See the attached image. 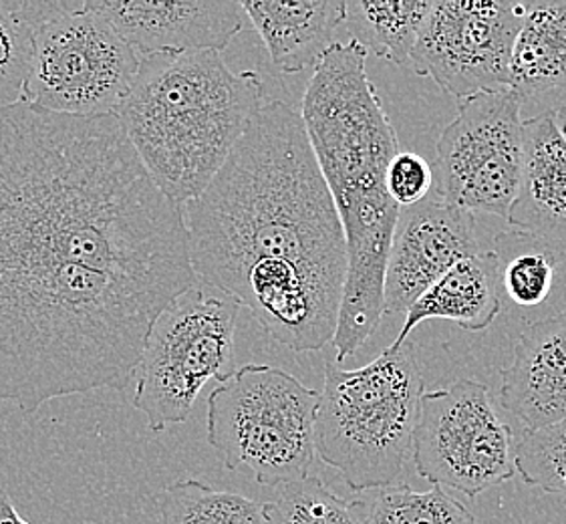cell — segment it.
Instances as JSON below:
<instances>
[{"instance_id": "14", "label": "cell", "mask_w": 566, "mask_h": 524, "mask_svg": "<svg viewBox=\"0 0 566 524\" xmlns=\"http://www.w3.org/2000/svg\"><path fill=\"white\" fill-rule=\"evenodd\" d=\"M524 161L509 224L553 254H566V136L556 112L524 119Z\"/></svg>"}, {"instance_id": "2", "label": "cell", "mask_w": 566, "mask_h": 524, "mask_svg": "<svg viewBox=\"0 0 566 524\" xmlns=\"http://www.w3.org/2000/svg\"><path fill=\"white\" fill-rule=\"evenodd\" d=\"M200 283L295 354L333 343L347 244L301 114L264 103L222 170L184 208Z\"/></svg>"}, {"instance_id": "23", "label": "cell", "mask_w": 566, "mask_h": 524, "mask_svg": "<svg viewBox=\"0 0 566 524\" xmlns=\"http://www.w3.org/2000/svg\"><path fill=\"white\" fill-rule=\"evenodd\" d=\"M264 516L269 524H365V502H345L323 480L308 476L264 502Z\"/></svg>"}, {"instance_id": "25", "label": "cell", "mask_w": 566, "mask_h": 524, "mask_svg": "<svg viewBox=\"0 0 566 524\" xmlns=\"http://www.w3.org/2000/svg\"><path fill=\"white\" fill-rule=\"evenodd\" d=\"M555 285V254L526 252L510 259L502 286L506 295L521 307H538L551 295Z\"/></svg>"}, {"instance_id": "7", "label": "cell", "mask_w": 566, "mask_h": 524, "mask_svg": "<svg viewBox=\"0 0 566 524\" xmlns=\"http://www.w3.org/2000/svg\"><path fill=\"white\" fill-rule=\"evenodd\" d=\"M239 301L208 293L200 281L159 313L136 369L134 408L151 432L184 423L210 379L234 371Z\"/></svg>"}, {"instance_id": "3", "label": "cell", "mask_w": 566, "mask_h": 524, "mask_svg": "<svg viewBox=\"0 0 566 524\" xmlns=\"http://www.w3.org/2000/svg\"><path fill=\"white\" fill-rule=\"evenodd\" d=\"M367 51L335 43L306 85L301 117L337 206L347 279L333 339L335 361L357 354L386 315V273L401 208L387 190L396 127L367 75Z\"/></svg>"}, {"instance_id": "28", "label": "cell", "mask_w": 566, "mask_h": 524, "mask_svg": "<svg viewBox=\"0 0 566 524\" xmlns=\"http://www.w3.org/2000/svg\"><path fill=\"white\" fill-rule=\"evenodd\" d=\"M556 119H558V126H560L563 134L566 136V105L556 112Z\"/></svg>"}, {"instance_id": "27", "label": "cell", "mask_w": 566, "mask_h": 524, "mask_svg": "<svg viewBox=\"0 0 566 524\" xmlns=\"http://www.w3.org/2000/svg\"><path fill=\"white\" fill-rule=\"evenodd\" d=\"M0 524H31L19 514L12 504L11 496L4 491H0Z\"/></svg>"}, {"instance_id": "9", "label": "cell", "mask_w": 566, "mask_h": 524, "mask_svg": "<svg viewBox=\"0 0 566 524\" xmlns=\"http://www.w3.org/2000/svg\"><path fill=\"white\" fill-rule=\"evenodd\" d=\"M516 442L500 418L486 386L458 379L426 391L419 401L411 457L431 486L470 499L514 479Z\"/></svg>"}, {"instance_id": "10", "label": "cell", "mask_w": 566, "mask_h": 524, "mask_svg": "<svg viewBox=\"0 0 566 524\" xmlns=\"http://www.w3.org/2000/svg\"><path fill=\"white\" fill-rule=\"evenodd\" d=\"M522 97L512 90L462 99L436 146L438 198L509 220L524 161Z\"/></svg>"}, {"instance_id": "16", "label": "cell", "mask_w": 566, "mask_h": 524, "mask_svg": "<svg viewBox=\"0 0 566 524\" xmlns=\"http://www.w3.org/2000/svg\"><path fill=\"white\" fill-rule=\"evenodd\" d=\"M242 9L286 75L317 67L347 17L345 0H244Z\"/></svg>"}, {"instance_id": "1", "label": "cell", "mask_w": 566, "mask_h": 524, "mask_svg": "<svg viewBox=\"0 0 566 524\" xmlns=\"http://www.w3.org/2000/svg\"><path fill=\"white\" fill-rule=\"evenodd\" d=\"M196 283L184 210L115 115L0 109V401L124 389Z\"/></svg>"}, {"instance_id": "11", "label": "cell", "mask_w": 566, "mask_h": 524, "mask_svg": "<svg viewBox=\"0 0 566 524\" xmlns=\"http://www.w3.org/2000/svg\"><path fill=\"white\" fill-rule=\"evenodd\" d=\"M526 2L433 0L409 67L455 99L510 90Z\"/></svg>"}, {"instance_id": "24", "label": "cell", "mask_w": 566, "mask_h": 524, "mask_svg": "<svg viewBox=\"0 0 566 524\" xmlns=\"http://www.w3.org/2000/svg\"><path fill=\"white\" fill-rule=\"evenodd\" d=\"M514 464L528 486L566 501V420L526 430L516 442Z\"/></svg>"}, {"instance_id": "18", "label": "cell", "mask_w": 566, "mask_h": 524, "mask_svg": "<svg viewBox=\"0 0 566 524\" xmlns=\"http://www.w3.org/2000/svg\"><path fill=\"white\" fill-rule=\"evenodd\" d=\"M510 90L522 99L566 93V0L526 2L512 55Z\"/></svg>"}, {"instance_id": "12", "label": "cell", "mask_w": 566, "mask_h": 524, "mask_svg": "<svg viewBox=\"0 0 566 524\" xmlns=\"http://www.w3.org/2000/svg\"><path fill=\"white\" fill-rule=\"evenodd\" d=\"M478 252L472 212L440 198L401 208L387 261L386 315H408L419 296Z\"/></svg>"}, {"instance_id": "15", "label": "cell", "mask_w": 566, "mask_h": 524, "mask_svg": "<svg viewBox=\"0 0 566 524\" xmlns=\"http://www.w3.org/2000/svg\"><path fill=\"white\" fill-rule=\"evenodd\" d=\"M500 401L526 430L566 420V311L522 333L502 371Z\"/></svg>"}, {"instance_id": "21", "label": "cell", "mask_w": 566, "mask_h": 524, "mask_svg": "<svg viewBox=\"0 0 566 524\" xmlns=\"http://www.w3.org/2000/svg\"><path fill=\"white\" fill-rule=\"evenodd\" d=\"M161 524H269L264 502L216 491L200 480H178L161 492Z\"/></svg>"}, {"instance_id": "17", "label": "cell", "mask_w": 566, "mask_h": 524, "mask_svg": "<svg viewBox=\"0 0 566 524\" xmlns=\"http://www.w3.org/2000/svg\"><path fill=\"white\" fill-rule=\"evenodd\" d=\"M500 266L496 251L478 252L458 262L409 308L406 323L394 343L408 342L409 333L419 323L430 319L452 321L465 331L488 329L502 308Z\"/></svg>"}, {"instance_id": "22", "label": "cell", "mask_w": 566, "mask_h": 524, "mask_svg": "<svg viewBox=\"0 0 566 524\" xmlns=\"http://www.w3.org/2000/svg\"><path fill=\"white\" fill-rule=\"evenodd\" d=\"M365 502V524H480L468 506L442 486L416 492L408 484L374 491Z\"/></svg>"}, {"instance_id": "4", "label": "cell", "mask_w": 566, "mask_h": 524, "mask_svg": "<svg viewBox=\"0 0 566 524\" xmlns=\"http://www.w3.org/2000/svg\"><path fill=\"white\" fill-rule=\"evenodd\" d=\"M264 107L256 71L234 73L218 51L142 57L115 117L151 180L178 208L212 184Z\"/></svg>"}, {"instance_id": "19", "label": "cell", "mask_w": 566, "mask_h": 524, "mask_svg": "<svg viewBox=\"0 0 566 524\" xmlns=\"http://www.w3.org/2000/svg\"><path fill=\"white\" fill-rule=\"evenodd\" d=\"M433 0L369 2L347 0L345 24L352 41L367 53L406 67L418 45L419 33L431 11Z\"/></svg>"}, {"instance_id": "13", "label": "cell", "mask_w": 566, "mask_h": 524, "mask_svg": "<svg viewBox=\"0 0 566 524\" xmlns=\"http://www.w3.org/2000/svg\"><path fill=\"white\" fill-rule=\"evenodd\" d=\"M137 55L224 51L244 27L242 2L232 0H87Z\"/></svg>"}, {"instance_id": "8", "label": "cell", "mask_w": 566, "mask_h": 524, "mask_svg": "<svg viewBox=\"0 0 566 524\" xmlns=\"http://www.w3.org/2000/svg\"><path fill=\"white\" fill-rule=\"evenodd\" d=\"M142 57L114 24L77 0L34 36L23 102L67 115H115Z\"/></svg>"}, {"instance_id": "26", "label": "cell", "mask_w": 566, "mask_h": 524, "mask_svg": "<svg viewBox=\"0 0 566 524\" xmlns=\"http://www.w3.org/2000/svg\"><path fill=\"white\" fill-rule=\"evenodd\" d=\"M433 182V168L413 151H399L387 168V190L399 208L423 202Z\"/></svg>"}, {"instance_id": "6", "label": "cell", "mask_w": 566, "mask_h": 524, "mask_svg": "<svg viewBox=\"0 0 566 524\" xmlns=\"http://www.w3.org/2000/svg\"><path fill=\"white\" fill-rule=\"evenodd\" d=\"M318 399L281 367L244 365L208 396V444L228 470L247 468L262 486L303 482L317 457Z\"/></svg>"}, {"instance_id": "20", "label": "cell", "mask_w": 566, "mask_h": 524, "mask_svg": "<svg viewBox=\"0 0 566 524\" xmlns=\"http://www.w3.org/2000/svg\"><path fill=\"white\" fill-rule=\"evenodd\" d=\"M77 0H0V109L23 102L36 31Z\"/></svg>"}, {"instance_id": "5", "label": "cell", "mask_w": 566, "mask_h": 524, "mask_svg": "<svg viewBox=\"0 0 566 524\" xmlns=\"http://www.w3.org/2000/svg\"><path fill=\"white\" fill-rule=\"evenodd\" d=\"M423 394L411 342L391 343L352 371L327 359L315 423L317 457L353 492L394 486L411 452Z\"/></svg>"}]
</instances>
